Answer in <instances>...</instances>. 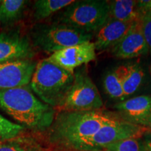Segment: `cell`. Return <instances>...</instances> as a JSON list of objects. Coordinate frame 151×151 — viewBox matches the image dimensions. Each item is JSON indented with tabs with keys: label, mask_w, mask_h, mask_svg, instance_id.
<instances>
[{
	"label": "cell",
	"mask_w": 151,
	"mask_h": 151,
	"mask_svg": "<svg viewBox=\"0 0 151 151\" xmlns=\"http://www.w3.org/2000/svg\"><path fill=\"white\" fill-rule=\"evenodd\" d=\"M109 1L106 0L75 1L58 16L55 23L87 33L98 31L108 20Z\"/></svg>",
	"instance_id": "277c9868"
},
{
	"label": "cell",
	"mask_w": 151,
	"mask_h": 151,
	"mask_svg": "<svg viewBox=\"0 0 151 151\" xmlns=\"http://www.w3.org/2000/svg\"><path fill=\"white\" fill-rule=\"evenodd\" d=\"M142 20L136 21L125 36L111 48L113 56L120 59H131L149 52L143 35Z\"/></svg>",
	"instance_id": "8fae6325"
},
{
	"label": "cell",
	"mask_w": 151,
	"mask_h": 151,
	"mask_svg": "<svg viewBox=\"0 0 151 151\" xmlns=\"http://www.w3.org/2000/svg\"><path fill=\"white\" fill-rule=\"evenodd\" d=\"M120 118L101 109L59 111L46 131L47 142L55 151H71L103 126Z\"/></svg>",
	"instance_id": "6da1fadb"
},
{
	"label": "cell",
	"mask_w": 151,
	"mask_h": 151,
	"mask_svg": "<svg viewBox=\"0 0 151 151\" xmlns=\"http://www.w3.org/2000/svg\"><path fill=\"white\" fill-rule=\"evenodd\" d=\"M143 35L151 55V16H145L142 20Z\"/></svg>",
	"instance_id": "7402d4cb"
},
{
	"label": "cell",
	"mask_w": 151,
	"mask_h": 151,
	"mask_svg": "<svg viewBox=\"0 0 151 151\" xmlns=\"http://www.w3.org/2000/svg\"><path fill=\"white\" fill-rule=\"evenodd\" d=\"M135 22L108 19L96 35V41L94 43L96 50H104L112 48L125 36Z\"/></svg>",
	"instance_id": "7c38bea8"
},
{
	"label": "cell",
	"mask_w": 151,
	"mask_h": 151,
	"mask_svg": "<svg viewBox=\"0 0 151 151\" xmlns=\"http://www.w3.org/2000/svg\"><path fill=\"white\" fill-rule=\"evenodd\" d=\"M122 120L138 124L151 109V96L141 95L123 100L114 106Z\"/></svg>",
	"instance_id": "4fadbf2b"
},
{
	"label": "cell",
	"mask_w": 151,
	"mask_h": 151,
	"mask_svg": "<svg viewBox=\"0 0 151 151\" xmlns=\"http://www.w3.org/2000/svg\"><path fill=\"white\" fill-rule=\"evenodd\" d=\"M104 86L105 91L112 99L124 100V94L121 76L118 67L112 71H109L104 79Z\"/></svg>",
	"instance_id": "d6986e66"
},
{
	"label": "cell",
	"mask_w": 151,
	"mask_h": 151,
	"mask_svg": "<svg viewBox=\"0 0 151 151\" xmlns=\"http://www.w3.org/2000/svg\"><path fill=\"white\" fill-rule=\"evenodd\" d=\"M74 80V73L42 60L37 64L29 86L41 101L58 109L63 102Z\"/></svg>",
	"instance_id": "3957f363"
},
{
	"label": "cell",
	"mask_w": 151,
	"mask_h": 151,
	"mask_svg": "<svg viewBox=\"0 0 151 151\" xmlns=\"http://www.w3.org/2000/svg\"><path fill=\"white\" fill-rule=\"evenodd\" d=\"M148 129L120 118L103 126L97 133L83 141L71 151L100 150L104 147L122 139L142 137Z\"/></svg>",
	"instance_id": "52a82bcc"
},
{
	"label": "cell",
	"mask_w": 151,
	"mask_h": 151,
	"mask_svg": "<svg viewBox=\"0 0 151 151\" xmlns=\"http://www.w3.org/2000/svg\"><path fill=\"white\" fill-rule=\"evenodd\" d=\"M137 6L143 17L145 16H151V0L137 1Z\"/></svg>",
	"instance_id": "603a6c76"
},
{
	"label": "cell",
	"mask_w": 151,
	"mask_h": 151,
	"mask_svg": "<svg viewBox=\"0 0 151 151\" xmlns=\"http://www.w3.org/2000/svg\"><path fill=\"white\" fill-rule=\"evenodd\" d=\"M0 4H1V0H0Z\"/></svg>",
	"instance_id": "83f0119b"
},
{
	"label": "cell",
	"mask_w": 151,
	"mask_h": 151,
	"mask_svg": "<svg viewBox=\"0 0 151 151\" xmlns=\"http://www.w3.org/2000/svg\"><path fill=\"white\" fill-rule=\"evenodd\" d=\"M25 128L7 120L0 115V141L13 139L23 134Z\"/></svg>",
	"instance_id": "44dd1931"
},
{
	"label": "cell",
	"mask_w": 151,
	"mask_h": 151,
	"mask_svg": "<svg viewBox=\"0 0 151 151\" xmlns=\"http://www.w3.org/2000/svg\"><path fill=\"white\" fill-rule=\"evenodd\" d=\"M139 125L146 127L148 129H151V109L148 113L140 120Z\"/></svg>",
	"instance_id": "d4e9b609"
},
{
	"label": "cell",
	"mask_w": 151,
	"mask_h": 151,
	"mask_svg": "<svg viewBox=\"0 0 151 151\" xmlns=\"http://www.w3.org/2000/svg\"><path fill=\"white\" fill-rule=\"evenodd\" d=\"M30 40L20 32L0 33V64L18 60H31L34 55Z\"/></svg>",
	"instance_id": "30bf717a"
},
{
	"label": "cell",
	"mask_w": 151,
	"mask_h": 151,
	"mask_svg": "<svg viewBox=\"0 0 151 151\" xmlns=\"http://www.w3.org/2000/svg\"><path fill=\"white\" fill-rule=\"evenodd\" d=\"M142 140L146 151H151V129H149L142 137Z\"/></svg>",
	"instance_id": "cb8c5ba5"
},
{
	"label": "cell",
	"mask_w": 151,
	"mask_h": 151,
	"mask_svg": "<svg viewBox=\"0 0 151 151\" xmlns=\"http://www.w3.org/2000/svg\"><path fill=\"white\" fill-rule=\"evenodd\" d=\"M150 74H151V66H150Z\"/></svg>",
	"instance_id": "4316f807"
},
{
	"label": "cell",
	"mask_w": 151,
	"mask_h": 151,
	"mask_svg": "<svg viewBox=\"0 0 151 151\" xmlns=\"http://www.w3.org/2000/svg\"><path fill=\"white\" fill-rule=\"evenodd\" d=\"M73 151H76V150H73ZM91 151H104L102 150H91Z\"/></svg>",
	"instance_id": "484cf974"
},
{
	"label": "cell",
	"mask_w": 151,
	"mask_h": 151,
	"mask_svg": "<svg viewBox=\"0 0 151 151\" xmlns=\"http://www.w3.org/2000/svg\"><path fill=\"white\" fill-rule=\"evenodd\" d=\"M0 109L24 128L46 132L56 115L55 109L43 103L27 86L0 90Z\"/></svg>",
	"instance_id": "7a4b0ae2"
},
{
	"label": "cell",
	"mask_w": 151,
	"mask_h": 151,
	"mask_svg": "<svg viewBox=\"0 0 151 151\" xmlns=\"http://www.w3.org/2000/svg\"><path fill=\"white\" fill-rule=\"evenodd\" d=\"M74 1V0H37L34 4L33 18L35 20H44Z\"/></svg>",
	"instance_id": "e0dca14e"
},
{
	"label": "cell",
	"mask_w": 151,
	"mask_h": 151,
	"mask_svg": "<svg viewBox=\"0 0 151 151\" xmlns=\"http://www.w3.org/2000/svg\"><path fill=\"white\" fill-rule=\"evenodd\" d=\"M95 58L94 43L87 41L55 52L46 60L68 72L74 73L76 68L93 61Z\"/></svg>",
	"instance_id": "ba28073f"
},
{
	"label": "cell",
	"mask_w": 151,
	"mask_h": 151,
	"mask_svg": "<svg viewBox=\"0 0 151 151\" xmlns=\"http://www.w3.org/2000/svg\"></svg>",
	"instance_id": "f546056e"
},
{
	"label": "cell",
	"mask_w": 151,
	"mask_h": 151,
	"mask_svg": "<svg viewBox=\"0 0 151 151\" xmlns=\"http://www.w3.org/2000/svg\"><path fill=\"white\" fill-rule=\"evenodd\" d=\"M1 141H0V143H1Z\"/></svg>",
	"instance_id": "f1b7e54d"
},
{
	"label": "cell",
	"mask_w": 151,
	"mask_h": 151,
	"mask_svg": "<svg viewBox=\"0 0 151 151\" xmlns=\"http://www.w3.org/2000/svg\"><path fill=\"white\" fill-rule=\"evenodd\" d=\"M92 38V33L55 22L39 24L31 31L32 44L51 54L68 47L90 41Z\"/></svg>",
	"instance_id": "5b68a950"
},
{
	"label": "cell",
	"mask_w": 151,
	"mask_h": 151,
	"mask_svg": "<svg viewBox=\"0 0 151 151\" xmlns=\"http://www.w3.org/2000/svg\"><path fill=\"white\" fill-rule=\"evenodd\" d=\"M143 18L137 1L115 0L109 1V19L122 22H135Z\"/></svg>",
	"instance_id": "5bb4252c"
},
{
	"label": "cell",
	"mask_w": 151,
	"mask_h": 151,
	"mask_svg": "<svg viewBox=\"0 0 151 151\" xmlns=\"http://www.w3.org/2000/svg\"><path fill=\"white\" fill-rule=\"evenodd\" d=\"M0 151H44L35 139L23 134L0 143Z\"/></svg>",
	"instance_id": "ac0fdd59"
},
{
	"label": "cell",
	"mask_w": 151,
	"mask_h": 151,
	"mask_svg": "<svg viewBox=\"0 0 151 151\" xmlns=\"http://www.w3.org/2000/svg\"><path fill=\"white\" fill-rule=\"evenodd\" d=\"M104 104L99 90L83 67L74 71L70 90L58 109L59 111L99 110Z\"/></svg>",
	"instance_id": "8992f818"
},
{
	"label": "cell",
	"mask_w": 151,
	"mask_h": 151,
	"mask_svg": "<svg viewBox=\"0 0 151 151\" xmlns=\"http://www.w3.org/2000/svg\"><path fill=\"white\" fill-rule=\"evenodd\" d=\"M104 151H146L142 137H133L116 141L101 149Z\"/></svg>",
	"instance_id": "ffe728a7"
},
{
	"label": "cell",
	"mask_w": 151,
	"mask_h": 151,
	"mask_svg": "<svg viewBox=\"0 0 151 151\" xmlns=\"http://www.w3.org/2000/svg\"><path fill=\"white\" fill-rule=\"evenodd\" d=\"M121 76L124 98L134 94L142 83L144 72L138 64H129L118 67Z\"/></svg>",
	"instance_id": "9a60e30c"
},
{
	"label": "cell",
	"mask_w": 151,
	"mask_h": 151,
	"mask_svg": "<svg viewBox=\"0 0 151 151\" xmlns=\"http://www.w3.org/2000/svg\"><path fill=\"white\" fill-rule=\"evenodd\" d=\"M27 1L1 0L0 24L7 26L18 21L22 18Z\"/></svg>",
	"instance_id": "2e32d148"
},
{
	"label": "cell",
	"mask_w": 151,
	"mask_h": 151,
	"mask_svg": "<svg viewBox=\"0 0 151 151\" xmlns=\"http://www.w3.org/2000/svg\"><path fill=\"white\" fill-rule=\"evenodd\" d=\"M37 64L28 59L0 64V90L27 86L32 78Z\"/></svg>",
	"instance_id": "9c48e42d"
}]
</instances>
